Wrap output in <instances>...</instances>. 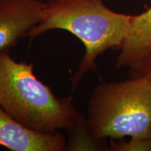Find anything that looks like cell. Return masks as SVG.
I'll use <instances>...</instances> for the list:
<instances>
[{"mask_svg":"<svg viewBox=\"0 0 151 151\" xmlns=\"http://www.w3.org/2000/svg\"><path fill=\"white\" fill-rule=\"evenodd\" d=\"M131 15L116 12L102 0H50L41 20L27 37H37L52 29L69 32L83 43L85 54L71 78L77 88L86 73L97 70L96 60L108 50H120L127 36Z\"/></svg>","mask_w":151,"mask_h":151,"instance_id":"1","label":"cell"},{"mask_svg":"<svg viewBox=\"0 0 151 151\" xmlns=\"http://www.w3.org/2000/svg\"><path fill=\"white\" fill-rule=\"evenodd\" d=\"M0 106L24 127L55 134L72 127L81 115L70 97H57L34 73L33 64L0 53Z\"/></svg>","mask_w":151,"mask_h":151,"instance_id":"2","label":"cell"},{"mask_svg":"<svg viewBox=\"0 0 151 151\" xmlns=\"http://www.w3.org/2000/svg\"><path fill=\"white\" fill-rule=\"evenodd\" d=\"M0 146L12 151H62L67 143L60 132L43 134L24 127L0 106Z\"/></svg>","mask_w":151,"mask_h":151,"instance_id":"5","label":"cell"},{"mask_svg":"<svg viewBox=\"0 0 151 151\" xmlns=\"http://www.w3.org/2000/svg\"><path fill=\"white\" fill-rule=\"evenodd\" d=\"M130 77L145 76L151 80V62H147L140 67L129 69Z\"/></svg>","mask_w":151,"mask_h":151,"instance_id":"8","label":"cell"},{"mask_svg":"<svg viewBox=\"0 0 151 151\" xmlns=\"http://www.w3.org/2000/svg\"><path fill=\"white\" fill-rule=\"evenodd\" d=\"M151 62V55H150V57H149V58L146 60V61H145L144 62H143V63L141 64V65H140L139 66H138V67H140V66L144 65V64H146V63H147V62ZM134 67V68H137V67ZM132 69H134V68H132Z\"/></svg>","mask_w":151,"mask_h":151,"instance_id":"9","label":"cell"},{"mask_svg":"<svg viewBox=\"0 0 151 151\" xmlns=\"http://www.w3.org/2000/svg\"><path fill=\"white\" fill-rule=\"evenodd\" d=\"M151 55V6L142 14L132 16L127 36L116 60V67L134 68Z\"/></svg>","mask_w":151,"mask_h":151,"instance_id":"6","label":"cell"},{"mask_svg":"<svg viewBox=\"0 0 151 151\" xmlns=\"http://www.w3.org/2000/svg\"><path fill=\"white\" fill-rule=\"evenodd\" d=\"M46 3L40 0H0V53L9 52L39 23Z\"/></svg>","mask_w":151,"mask_h":151,"instance_id":"4","label":"cell"},{"mask_svg":"<svg viewBox=\"0 0 151 151\" xmlns=\"http://www.w3.org/2000/svg\"><path fill=\"white\" fill-rule=\"evenodd\" d=\"M88 120L94 139H151V80L131 77L102 83L94 88L88 105Z\"/></svg>","mask_w":151,"mask_h":151,"instance_id":"3","label":"cell"},{"mask_svg":"<svg viewBox=\"0 0 151 151\" xmlns=\"http://www.w3.org/2000/svg\"><path fill=\"white\" fill-rule=\"evenodd\" d=\"M111 139L109 150L111 151H151V139L129 138L128 141Z\"/></svg>","mask_w":151,"mask_h":151,"instance_id":"7","label":"cell"}]
</instances>
